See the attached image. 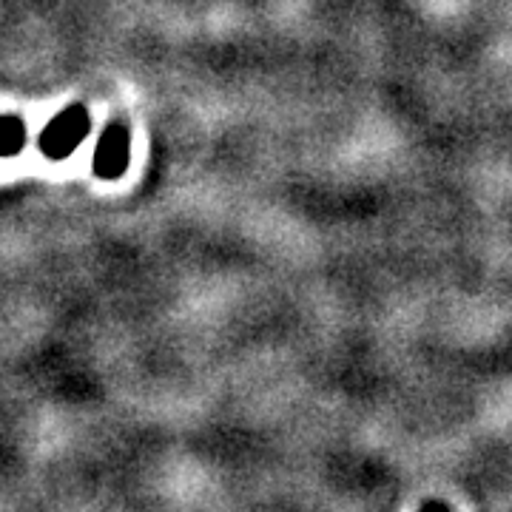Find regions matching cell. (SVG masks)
Returning <instances> with one entry per match:
<instances>
[{
    "label": "cell",
    "instance_id": "1",
    "mask_svg": "<svg viewBox=\"0 0 512 512\" xmlns=\"http://www.w3.org/2000/svg\"><path fill=\"white\" fill-rule=\"evenodd\" d=\"M83 131H86V117L80 114V109L66 111V114H63L60 120H55L52 128L46 131L43 148H46L49 154H55V157H63V154L72 151L74 140L83 137Z\"/></svg>",
    "mask_w": 512,
    "mask_h": 512
},
{
    "label": "cell",
    "instance_id": "2",
    "mask_svg": "<svg viewBox=\"0 0 512 512\" xmlns=\"http://www.w3.org/2000/svg\"><path fill=\"white\" fill-rule=\"evenodd\" d=\"M126 160V148H123V131L120 128H111V134L100 143V160L97 168L100 174H117V168Z\"/></svg>",
    "mask_w": 512,
    "mask_h": 512
}]
</instances>
